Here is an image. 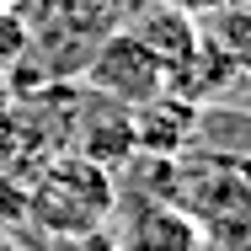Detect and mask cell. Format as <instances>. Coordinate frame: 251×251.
<instances>
[{
    "instance_id": "6da1fadb",
    "label": "cell",
    "mask_w": 251,
    "mask_h": 251,
    "mask_svg": "<svg viewBox=\"0 0 251 251\" xmlns=\"http://www.w3.org/2000/svg\"><path fill=\"white\" fill-rule=\"evenodd\" d=\"M32 219L53 230V235H86V230H101L118 208V176L91 166L86 155H59L49 171L38 176L32 187Z\"/></svg>"
},
{
    "instance_id": "7a4b0ae2",
    "label": "cell",
    "mask_w": 251,
    "mask_h": 251,
    "mask_svg": "<svg viewBox=\"0 0 251 251\" xmlns=\"http://www.w3.org/2000/svg\"><path fill=\"white\" fill-rule=\"evenodd\" d=\"M171 203L187 208L203 230L235 219V214H251V160L246 155H187L176 160V187H171Z\"/></svg>"
},
{
    "instance_id": "3957f363",
    "label": "cell",
    "mask_w": 251,
    "mask_h": 251,
    "mask_svg": "<svg viewBox=\"0 0 251 251\" xmlns=\"http://www.w3.org/2000/svg\"><path fill=\"white\" fill-rule=\"evenodd\" d=\"M86 80H91V91H101V97L118 101V107H139V101H150L155 91H166L160 59H155L128 27H123V32H107L97 43V53L86 59Z\"/></svg>"
},
{
    "instance_id": "277c9868",
    "label": "cell",
    "mask_w": 251,
    "mask_h": 251,
    "mask_svg": "<svg viewBox=\"0 0 251 251\" xmlns=\"http://www.w3.org/2000/svg\"><path fill=\"white\" fill-rule=\"evenodd\" d=\"M128 123H134L139 155L182 160L187 145H193V134H198V107H193L187 97H176V91H155L150 101H139V107L128 112Z\"/></svg>"
},
{
    "instance_id": "5b68a950",
    "label": "cell",
    "mask_w": 251,
    "mask_h": 251,
    "mask_svg": "<svg viewBox=\"0 0 251 251\" xmlns=\"http://www.w3.org/2000/svg\"><path fill=\"white\" fill-rule=\"evenodd\" d=\"M118 251H203V225L176 203H139Z\"/></svg>"
},
{
    "instance_id": "8992f818",
    "label": "cell",
    "mask_w": 251,
    "mask_h": 251,
    "mask_svg": "<svg viewBox=\"0 0 251 251\" xmlns=\"http://www.w3.org/2000/svg\"><path fill=\"white\" fill-rule=\"evenodd\" d=\"M128 32H134V38H139V43H145V49L160 59V70L171 75V70H176L187 53L198 49L203 22H193V16H187V11H176V5H150V11H145V16H139Z\"/></svg>"
},
{
    "instance_id": "52a82bcc",
    "label": "cell",
    "mask_w": 251,
    "mask_h": 251,
    "mask_svg": "<svg viewBox=\"0 0 251 251\" xmlns=\"http://www.w3.org/2000/svg\"><path fill=\"white\" fill-rule=\"evenodd\" d=\"M80 155H86L91 166H101V171H112V176H118V171L139 155L128 112H118V118H97V123L86 128V139H80Z\"/></svg>"
},
{
    "instance_id": "ba28073f",
    "label": "cell",
    "mask_w": 251,
    "mask_h": 251,
    "mask_svg": "<svg viewBox=\"0 0 251 251\" xmlns=\"http://www.w3.org/2000/svg\"><path fill=\"white\" fill-rule=\"evenodd\" d=\"M208 38L230 53L235 75L251 80V0H225V5L214 11V32H208Z\"/></svg>"
},
{
    "instance_id": "9c48e42d",
    "label": "cell",
    "mask_w": 251,
    "mask_h": 251,
    "mask_svg": "<svg viewBox=\"0 0 251 251\" xmlns=\"http://www.w3.org/2000/svg\"><path fill=\"white\" fill-rule=\"evenodd\" d=\"M203 235H208L214 251H251V214H235V219H225V225H214Z\"/></svg>"
},
{
    "instance_id": "30bf717a",
    "label": "cell",
    "mask_w": 251,
    "mask_h": 251,
    "mask_svg": "<svg viewBox=\"0 0 251 251\" xmlns=\"http://www.w3.org/2000/svg\"><path fill=\"white\" fill-rule=\"evenodd\" d=\"M166 5H176V11H187L193 22H203V16H214V11L225 5V0H166Z\"/></svg>"
},
{
    "instance_id": "8fae6325",
    "label": "cell",
    "mask_w": 251,
    "mask_h": 251,
    "mask_svg": "<svg viewBox=\"0 0 251 251\" xmlns=\"http://www.w3.org/2000/svg\"><path fill=\"white\" fill-rule=\"evenodd\" d=\"M0 251H27V246H16V241H0Z\"/></svg>"
},
{
    "instance_id": "7c38bea8",
    "label": "cell",
    "mask_w": 251,
    "mask_h": 251,
    "mask_svg": "<svg viewBox=\"0 0 251 251\" xmlns=\"http://www.w3.org/2000/svg\"><path fill=\"white\" fill-rule=\"evenodd\" d=\"M0 5H22V0H0Z\"/></svg>"
}]
</instances>
